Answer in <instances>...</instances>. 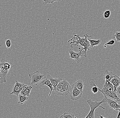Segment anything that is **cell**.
<instances>
[{
    "instance_id": "31",
    "label": "cell",
    "mask_w": 120,
    "mask_h": 118,
    "mask_svg": "<svg viewBox=\"0 0 120 118\" xmlns=\"http://www.w3.org/2000/svg\"><path fill=\"white\" fill-rule=\"evenodd\" d=\"M99 116L100 117V118H104V117H103V116H102L101 115H100Z\"/></svg>"
},
{
    "instance_id": "20",
    "label": "cell",
    "mask_w": 120,
    "mask_h": 118,
    "mask_svg": "<svg viewBox=\"0 0 120 118\" xmlns=\"http://www.w3.org/2000/svg\"><path fill=\"white\" fill-rule=\"evenodd\" d=\"M111 15V11L110 10H106L105 11L103 14V16L106 19L109 18Z\"/></svg>"
},
{
    "instance_id": "7",
    "label": "cell",
    "mask_w": 120,
    "mask_h": 118,
    "mask_svg": "<svg viewBox=\"0 0 120 118\" xmlns=\"http://www.w3.org/2000/svg\"><path fill=\"white\" fill-rule=\"evenodd\" d=\"M68 52L70 54L69 57L71 59H74L77 63H80L81 61V56H84L82 51L75 52L74 51L72 48H71L68 49Z\"/></svg>"
},
{
    "instance_id": "24",
    "label": "cell",
    "mask_w": 120,
    "mask_h": 118,
    "mask_svg": "<svg viewBox=\"0 0 120 118\" xmlns=\"http://www.w3.org/2000/svg\"><path fill=\"white\" fill-rule=\"evenodd\" d=\"M29 86L28 85L25 84L24 86H23L21 89V92H20V94H19L21 95H23V94L24 92L26 91V89L27 88L29 87Z\"/></svg>"
},
{
    "instance_id": "21",
    "label": "cell",
    "mask_w": 120,
    "mask_h": 118,
    "mask_svg": "<svg viewBox=\"0 0 120 118\" xmlns=\"http://www.w3.org/2000/svg\"><path fill=\"white\" fill-rule=\"evenodd\" d=\"M61 0H46L43 3V4L44 5H45L47 4H53L54 2L56 1H60Z\"/></svg>"
},
{
    "instance_id": "17",
    "label": "cell",
    "mask_w": 120,
    "mask_h": 118,
    "mask_svg": "<svg viewBox=\"0 0 120 118\" xmlns=\"http://www.w3.org/2000/svg\"><path fill=\"white\" fill-rule=\"evenodd\" d=\"M28 99L27 96H24L19 94L18 96V103L23 104L26 103V101Z\"/></svg>"
},
{
    "instance_id": "28",
    "label": "cell",
    "mask_w": 120,
    "mask_h": 118,
    "mask_svg": "<svg viewBox=\"0 0 120 118\" xmlns=\"http://www.w3.org/2000/svg\"><path fill=\"white\" fill-rule=\"evenodd\" d=\"M116 92L117 93V95L119 98H120V85L116 89Z\"/></svg>"
},
{
    "instance_id": "23",
    "label": "cell",
    "mask_w": 120,
    "mask_h": 118,
    "mask_svg": "<svg viewBox=\"0 0 120 118\" xmlns=\"http://www.w3.org/2000/svg\"><path fill=\"white\" fill-rule=\"evenodd\" d=\"M111 93L114 99L117 100L119 99V98L118 97L117 95V93L114 91H111Z\"/></svg>"
},
{
    "instance_id": "27",
    "label": "cell",
    "mask_w": 120,
    "mask_h": 118,
    "mask_svg": "<svg viewBox=\"0 0 120 118\" xmlns=\"http://www.w3.org/2000/svg\"><path fill=\"white\" fill-rule=\"evenodd\" d=\"M6 47L8 49H9L10 48L11 46V40L10 39L6 40Z\"/></svg>"
},
{
    "instance_id": "35",
    "label": "cell",
    "mask_w": 120,
    "mask_h": 118,
    "mask_svg": "<svg viewBox=\"0 0 120 118\" xmlns=\"http://www.w3.org/2000/svg\"><path fill=\"white\" fill-rule=\"evenodd\" d=\"M76 118V117H75V118Z\"/></svg>"
},
{
    "instance_id": "11",
    "label": "cell",
    "mask_w": 120,
    "mask_h": 118,
    "mask_svg": "<svg viewBox=\"0 0 120 118\" xmlns=\"http://www.w3.org/2000/svg\"><path fill=\"white\" fill-rule=\"evenodd\" d=\"M41 86H43L44 85H46L48 86L49 88L50 89V93L49 94V96H50L51 95L52 92L53 90H54V89L53 88V86L51 83V81L49 80V79L47 77H46L45 78V79L43 80L39 84Z\"/></svg>"
},
{
    "instance_id": "10",
    "label": "cell",
    "mask_w": 120,
    "mask_h": 118,
    "mask_svg": "<svg viewBox=\"0 0 120 118\" xmlns=\"http://www.w3.org/2000/svg\"><path fill=\"white\" fill-rule=\"evenodd\" d=\"M99 90L102 94H103L104 97L108 98H110V99H114L112 95L111 91H109L108 87V83L107 82L105 81V83L103 86L102 89H100L99 88Z\"/></svg>"
},
{
    "instance_id": "16",
    "label": "cell",
    "mask_w": 120,
    "mask_h": 118,
    "mask_svg": "<svg viewBox=\"0 0 120 118\" xmlns=\"http://www.w3.org/2000/svg\"><path fill=\"white\" fill-rule=\"evenodd\" d=\"M88 40L90 41L91 48H93L94 46H96L100 45L101 42V39L96 40H91L88 38Z\"/></svg>"
},
{
    "instance_id": "25",
    "label": "cell",
    "mask_w": 120,
    "mask_h": 118,
    "mask_svg": "<svg viewBox=\"0 0 120 118\" xmlns=\"http://www.w3.org/2000/svg\"><path fill=\"white\" fill-rule=\"evenodd\" d=\"M114 38H116L117 42H120V32H116L114 35Z\"/></svg>"
},
{
    "instance_id": "26",
    "label": "cell",
    "mask_w": 120,
    "mask_h": 118,
    "mask_svg": "<svg viewBox=\"0 0 120 118\" xmlns=\"http://www.w3.org/2000/svg\"><path fill=\"white\" fill-rule=\"evenodd\" d=\"M115 42V41L114 40H110V41H109V42H108L106 43L105 44V45H104V47L106 48V46H107V45L112 46V45L114 44Z\"/></svg>"
},
{
    "instance_id": "1",
    "label": "cell",
    "mask_w": 120,
    "mask_h": 118,
    "mask_svg": "<svg viewBox=\"0 0 120 118\" xmlns=\"http://www.w3.org/2000/svg\"><path fill=\"white\" fill-rule=\"evenodd\" d=\"M73 34L74 37L68 41V42H69L75 39H76V41L71 42L70 43V44H71L70 46L71 48H72L73 46H78L79 45L83 46V48H79V51H82L84 57H86L87 51H90V49L91 48L90 41L88 40V37H91L92 36H89L86 34L84 35V38H81L79 37V36L78 34Z\"/></svg>"
},
{
    "instance_id": "32",
    "label": "cell",
    "mask_w": 120,
    "mask_h": 118,
    "mask_svg": "<svg viewBox=\"0 0 120 118\" xmlns=\"http://www.w3.org/2000/svg\"><path fill=\"white\" fill-rule=\"evenodd\" d=\"M117 101H120V98H119V99H118V100H117Z\"/></svg>"
},
{
    "instance_id": "36",
    "label": "cell",
    "mask_w": 120,
    "mask_h": 118,
    "mask_svg": "<svg viewBox=\"0 0 120 118\" xmlns=\"http://www.w3.org/2000/svg\"><path fill=\"white\" fill-rule=\"evenodd\" d=\"M119 77H120V76H119Z\"/></svg>"
},
{
    "instance_id": "2",
    "label": "cell",
    "mask_w": 120,
    "mask_h": 118,
    "mask_svg": "<svg viewBox=\"0 0 120 118\" xmlns=\"http://www.w3.org/2000/svg\"><path fill=\"white\" fill-rule=\"evenodd\" d=\"M14 66V65L10 61L6 59H1L0 64V81L1 83L6 82L8 74Z\"/></svg>"
},
{
    "instance_id": "34",
    "label": "cell",
    "mask_w": 120,
    "mask_h": 118,
    "mask_svg": "<svg viewBox=\"0 0 120 118\" xmlns=\"http://www.w3.org/2000/svg\"><path fill=\"white\" fill-rule=\"evenodd\" d=\"M118 111H120V109L118 110Z\"/></svg>"
},
{
    "instance_id": "29",
    "label": "cell",
    "mask_w": 120,
    "mask_h": 118,
    "mask_svg": "<svg viewBox=\"0 0 120 118\" xmlns=\"http://www.w3.org/2000/svg\"><path fill=\"white\" fill-rule=\"evenodd\" d=\"M116 118H120V111H119V112Z\"/></svg>"
},
{
    "instance_id": "12",
    "label": "cell",
    "mask_w": 120,
    "mask_h": 118,
    "mask_svg": "<svg viewBox=\"0 0 120 118\" xmlns=\"http://www.w3.org/2000/svg\"><path fill=\"white\" fill-rule=\"evenodd\" d=\"M112 72H110L107 70H105L103 74V79L105 80V82H110L112 79L115 76Z\"/></svg>"
},
{
    "instance_id": "18",
    "label": "cell",
    "mask_w": 120,
    "mask_h": 118,
    "mask_svg": "<svg viewBox=\"0 0 120 118\" xmlns=\"http://www.w3.org/2000/svg\"><path fill=\"white\" fill-rule=\"evenodd\" d=\"M33 88V87L32 86H29V87L26 89V91L24 92L22 95L27 96V97L30 96V93L31 91V89H32Z\"/></svg>"
},
{
    "instance_id": "5",
    "label": "cell",
    "mask_w": 120,
    "mask_h": 118,
    "mask_svg": "<svg viewBox=\"0 0 120 118\" xmlns=\"http://www.w3.org/2000/svg\"><path fill=\"white\" fill-rule=\"evenodd\" d=\"M29 76L31 82V84L36 86L39 84L41 81L46 77L44 74H41L38 71L33 73H30Z\"/></svg>"
},
{
    "instance_id": "15",
    "label": "cell",
    "mask_w": 120,
    "mask_h": 118,
    "mask_svg": "<svg viewBox=\"0 0 120 118\" xmlns=\"http://www.w3.org/2000/svg\"><path fill=\"white\" fill-rule=\"evenodd\" d=\"M75 84L80 91H83L84 86V84L83 81L81 80H78L75 83Z\"/></svg>"
},
{
    "instance_id": "33",
    "label": "cell",
    "mask_w": 120,
    "mask_h": 118,
    "mask_svg": "<svg viewBox=\"0 0 120 118\" xmlns=\"http://www.w3.org/2000/svg\"><path fill=\"white\" fill-rule=\"evenodd\" d=\"M46 0H43V1H44V2H45V1H46Z\"/></svg>"
},
{
    "instance_id": "30",
    "label": "cell",
    "mask_w": 120,
    "mask_h": 118,
    "mask_svg": "<svg viewBox=\"0 0 120 118\" xmlns=\"http://www.w3.org/2000/svg\"><path fill=\"white\" fill-rule=\"evenodd\" d=\"M59 118H64V116H63L62 115L60 116V117H59Z\"/></svg>"
},
{
    "instance_id": "22",
    "label": "cell",
    "mask_w": 120,
    "mask_h": 118,
    "mask_svg": "<svg viewBox=\"0 0 120 118\" xmlns=\"http://www.w3.org/2000/svg\"><path fill=\"white\" fill-rule=\"evenodd\" d=\"M108 87L109 91H114V85L110 82H108Z\"/></svg>"
},
{
    "instance_id": "8",
    "label": "cell",
    "mask_w": 120,
    "mask_h": 118,
    "mask_svg": "<svg viewBox=\"0 0 120 118\" xmlns=\"http://www.w3.org/2000/svg\"><path fill=\"white\" fill-rule=\"evenodd\" d=\"M106 103L108 104V107L111 109L118 111L120 109V105L118 103V101L116 100L110 99L106 97H104Z\"/></svg>"
},
{
    "instance_id": "14",
    "label": "cell",
    "mask_w": 120,
    "mask_h": 118,
    "mask_svg": "<svg viewBox=\"0 0 120 118\" xmlns=\"http://www.w3.org/2000/svg\"><path fill=\"white\" fill-rule=\"evenodd\" d=\"M110 82L112 83L114 88V91L116 92L117 88L120 85V79L119 76L115 75L112 79Z\"/></svg>"
},
{
    "instance_id": "6",
    "label": "cell",
    "mask_w": 120,
    "mask_h": 118,
    "mask_svg": "<svg viewBox=\"0 0 120 118\" xmlns=\"http://www.w3.org/2000/svg\"><path fill=\"white\" fill-rule=\"evenodd\" d=\"M70 98L72 100H78L82 97L83 91H80L76 87L75 83L72 85L70 90Z\"/></svg>"
},
{
    "instance_id": "9",
    "label": "cell",
    "mask_w": 120,
    "mask_h": 118,
    "mask_svg": "<svg viewBox=\"0 0 120 118\" xmlns=\"http://www.w3.org/2000/svg\"><path fill=\"white\" fill-rule=\"evenodd\" d=\"M15 82V83L13 87L12 92L10 93V95H14L18 97L21 92V89L25 84L24 83L19 82L17 81H16Z\"/></svg>"
},
{
    "instance_id": "13",
    "label": "cell",
    "mask_w": 120,
    "mask_h": 118,
    "mask_svg": "<svg viewBox=\"0 0 120 118\" xmlns=\"http://www.w3.org/2000/svg\"><path fill=\"white\" fill-rule=\"evenodd\" d=\"M47 77L51 81V83L52 86H53V88L54 89V91H56L58 85L61 81V79H57V78H53L52 76H51L49 75H48Z\"/></svg>"
},
{
    "instance_id": "19",
    "label": "cell",
    "mask_w": 120,
    "mask_h": 118,
    "mask_svg": "<svg viewBox=\"0 0 120 118\" xmlns=\"http://www.w3.org/2000/svg\"><path fill=\"white\" fill-rule=\"evenodd\" d=\"M62 116L66 118H74L75 117L73 114L67 112H64Z\"/></svg>"
},
{
    "instance_id": "4",
    "label": "cell",
    "mask_w": 120,
    "mask_h": 118,
    "mask_svg": "<svg viewBox=\"0 0 120 118\" xmlns=\"http://www.w3.org/2000/svg\"><path fill=\"white\" fill-rule=\"evenodd\" d=\"M90 107V111L86 117L84 118H94V112L95 110L97 107H100L103 109H105V107L101 106L100 105L102 104L106 103L105 98L102 99L101 101L98 102L97 101H93L91 99H89L87 101Z\"/></svg>"
},
{
    "instance_id": "3",
    "label": "cell",
    "mask_w": 120,
    "mask_h": 118,
    "mask_svg": "<svg viewBox=\"0 0 120 118\" xmlns=\"http://www.w3.org/2000/svg\"><path fill=\"white\" fill-rule=\"evenodd\" d=\"M71 87L66 80H61L58 85L55 92L58 96H66L70 92Z\"/></svg>"
}]
</instances>
